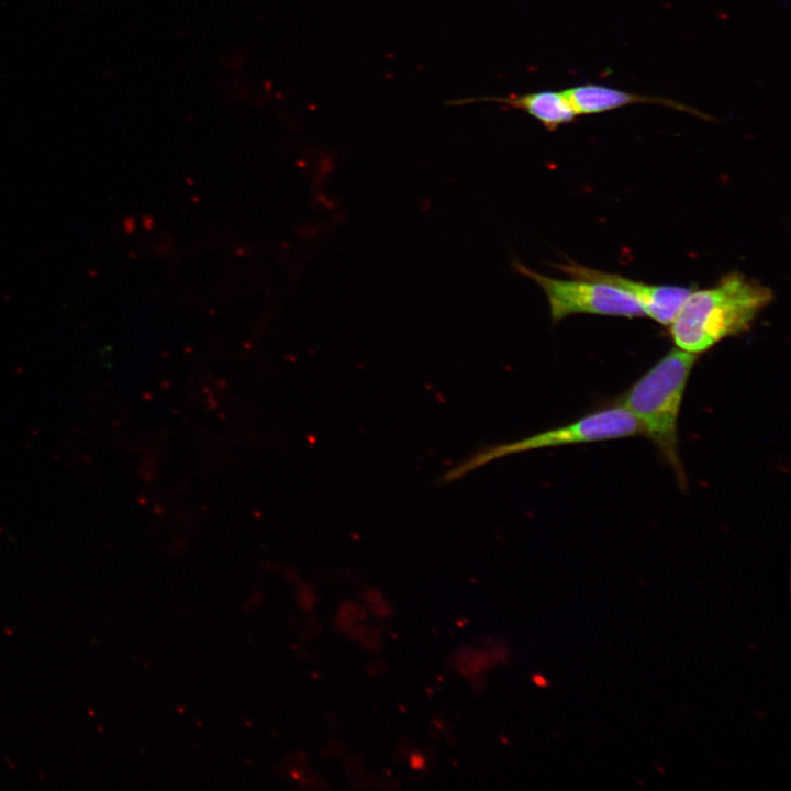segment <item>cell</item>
I'll return each instance as SVG.
<instances>
[{
	"label": "cell",
	"instance_id": "cell-1",
	"mask_svg": "<svg viewBox=\"0 0 791 791\" xmlns=\"http://www.w3.org/2000/svg\"><path fill=\"white\" fill-rule=\"evenodd\" d=\"M772 300L768 287L739 272L725 275L716 286L689 293L668 325L670 336L682 350L706 352L747 331Z\"/></svg>",
	"mask_w": 791,
	"mask_h": 791
},
{
	"label": "cell",
	"instance_id": "cell-2",
	"mask_svg": "<svg viewBox=\"0 0 791 791\" xmlns=\"http://www.w3.org/2000/svg\"><path fill=\"white\" fill-rule=\"evenodd\" d=\"M697 359L698 354L671 349L631 386L622 403L636 417L640 434L677 474L681 486L686 484V474L679 455L678 419Z\"/></svg>",
	"mask_w": 791,
	"mask_h": 791
},
{
	"label": "cell",
	"instance_id": "cell-3",
	"mask_svg": "<svg viewBox=\"0 0 791 791\" xmlns=\"http://www.w3.org/2000/svg\"><path fill=\"white\" fill-rule=\"evenodd\" d=\"M640 434L636 417L622 404L588 413L566 425L545 430L508 443L486 446L446 471L442 482H453L469 472L510 455L549 447L610 441Z\"/></svg>",
	"mask_w": 791,
	"mask_h": 791
},
{
	"label": "cell",
	"instance_id": "cell-4",
	"mask_svg": "<svg viewBox=\"0 0 791 791\" xmlns=\"http://www.w3.org/2000/svg\"><path fill=\"white\" fill-rule=\"evenodd\" d=\"M514 267L543 289L554 324L579 313L628 319L646 316L642 305L632 296L609 283L580 278L557 279L536 272L521 263H515Z\"/></svg>",
	"mask_w": 791,
	"mask_h": 791
},
{
	"label": "cell",
	"instance_id": "cell-5",
	"mask_svg": "<svg viewBox=\"0 0 791 791\" xmlns=\"http://www.w3.org/2000/svg\"><path fill=\"white\" fill-rule=\"evenodd\" d=\"M557 267L573 278L598 280L621 289L642 305L646 316L665 326L672 322L681 304L692 291L688 287L657 286L634 281L621 275L595 270L571 261Z\"/></svg>",
	"mask_w": 791,
	"mask_h": 791
},
{
	"label": "cell",
	"instance_id": "cell-6",
	"mask_svg": "<svg viewBox=\"0 0 791 791\" xmlns=\"http://www.w3.org/2000/svg\"><path fill=\"white\" fill-rule=\"evenodd\" d=\"M565 92L578 115L601 113L633 103H657L706 118L700 111L671 99L631 93L601 85H580Z\"/></svg>",
	"mask_w": 791,
	"mask_h": 791
},
{
	"label": "cell",
	"instance_id": "cell-7",
	"mask_svg": "<svg viewBox=\"0 0 791 791\" xmlns=\"http://www.w3.org/2000/svg\"><path fill=\"white\" fill-rule=\"evenodd\" d=\"M509 108L523 110L541 122L547 130L555 131L578 115L565 91L543 90L506 97L481 98Z\"/></svg>",
	"mask_w": 791,
	"mask_h": 791
}]
</instances>
